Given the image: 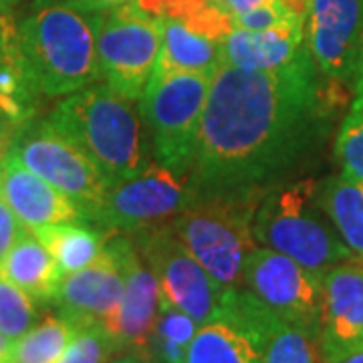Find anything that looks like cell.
Masks as SVG:
<instances>
[{"label": "cell", "mask_w": 363, "mask_h": 363, "mask_svg": "<svg viewBox=\"0 0 363 363\" xmlns=\"http://www.w3.org/2000/svg\"><path fill=\"white\" fill-rule=\"evenodd\" d=\"M321 79L309 49L279 71L222 63L212 73L190 169L196 194L269 190L295 174L350 89Z\"/></svg>", "instance_id": "cell-1"}, {"label": "cell", "mask_w": 363, "mask_h": 363, "mask_svg": "<svg viewBox=\"0 0 363 363\" xmlns=\"http://www.w3.org/2000/svg\"><path fill=\"white\" fill-rule=\"evenodd\" d=\"M47 119L89 157L109 186L133 178L154 164L140 107L105 83L65 95Z\"/></svg>", "instance_id": "cell-2"}, {"label": "cell", "mask_w": 363, "mask_h": 363, "mask_svg": "<svg viewBox=\"0 0 363 363\" xmlns=\"http://www.w3.org/2000/svg\"><path fill=\"white\" fill-rule=\"evenodd\" d=\"M21 47L43 97H65L101 81L97 14L65 0H37L18 21Z\"/></svg>", "instance_id": "cell-3"}, {"label": "cell", "mask_w": 363, "mask_h": 363, "mask_svg": "<svg viewBox=\"0 0 363 363\" xmlns=\"http://www.w3.org/2000/svg\"><path fill=\"white\" fill-rule=\"evenodd\" d=\"M267 190H236L196 198L169 222L186 248L224 289H240L255 236L257 208Z\"/></svg>", "instance_id": "cell-4"}, {"label": "cell", "mask_w": 363, "mask_h": 363, "mask_svg": "<svg viewBox=\"0 0 363 363\" xmlns=\"http://www.w3.org/2000/svg\"><path fill=\"white\" fill-rule=\"evenodd\" d=\"M317 186L313 178L271 186L257 208L255 236L259 247L283 252L321 279L331 267L357 257L319 204Z\"/></svg>", "instance_id": "cell-5"}, {"label": "cell", "mask_w": 363, "mask_h": 363, "mask_svg": "<svg viewBox=\"0 0 363 363\" xmlns=\"http://www.w3.org/2000/svg\"><path fill=\"white\" fill-rule=\"evenodd\" d=\"M210 81V73L156 69L140 99V113L162 166L190 174Z\"/></svg>", "instance_id": "cell-6"}, {"label": "cell", "mask_w": 363, "mask_h": 363, "mask_svg": "<svg viewBox=\"0 0 363 363\" xmlns=\"http://www.w3.org/2000/svg\"><path fill=\"white\" fill-rule=\"evenodd\" d=\"M128 236L143 262L156 274L160 297L190 315L198 325L220 319L233 289H224L198 262L169 224Z\"/></svg>", "instance_id": "cell-7"}, {"label": "cell", "mask_w": 363, "mask_h": 363, "mask_svg": "<svg viewBox=\"0 0 363 363\" xmlns=\"http://www.w3.org/2000/svg\"><path fill=\"white\" fill-rule=\"evenodd\" d=\"M162 51L160 16L135 2L97 14V63L101 81L119 95L140 101L156 73Z\"/></svg>", "instance_id": "cell-8"}, {"label": "cell", "mask_w": 363, "mask_h": 363, "mask_svg": "<svg viewBox=\"0 0 363 363\" xmlns=\"http://www.w3.org/2000/svg\"><path fill=\"white\" fill-rule=\"evenodd\" d=\"M9 154L69 196L93 222L109 184L89 157L55 130L49 119H30L21 125L9 143Z\"/></svg>", "instance_id": "cell-9"}, {"label": "cell", "mask_w": 363, "mask_h": 363, "mask_svg": "<svg viewBox=\"0 0 363 363\" xmlns=\"http://www.w3.org/2000/svg\"><path fill=\"white\" fill-rule=\"evenodd\" d=\"M196 198L190 174L152 164L150 168L111 184L93 222L111 234H133L174 220Z\"/></svg>", "instance_id": "cell-10"}, {"label": "cell", "mask_w": 363, "mask_h": 363, "mask_svg": "<svg viewBox=\"0 0 363 363\" xmlns=\"http://www.w3.org/2000/svg\"><path fill=\"white\" fill-rule=\"evenodd\" d=\"M242 286L283 323L317 339L321 323V279L269 247H257L247 260Z\"/></svg>", "instance_id": "cell-11"}, {"label": "cell", "mask_w": 363, "mask_h": 363, "mask_svg": "<svg viewBox=\"0 0 363 363\" xmlns=\"http://www.w3.org/2000/svg\"><path fill=\"white\" fill-rule=\"evenodd\" d=\"M281 323L245 286L233 289L220 319L198 327L184 363H262Z\"/></svg>", "instance_id": "cell-12"}, {"label": "cell", "mask_w": 363, "mask_h": 363, "mask_svg": "<svg viewBox=\"0 0 363 363\" xmlns=\"http://www.w3.org/2000/svg\"><path fill=\"white\" fill-rule=\"evenodd\" d=\"M363 39V0H311L305 40L327 81L353 89Z\"/></svg>", "instance_id": "cell-13"}, {"label": "cell", "mask_w": 363, "mask_h": 363, "mask_svg": "<svg viewBox=\"0 0 363 363\" xmlns=\"http://www.w3.org/2000/svg\"><path fill=\"white\" fill-rule=\"evenodd\" d=\"M317 347L323 363H337L363 347V260H343L321 277Z\"/></svg>", "instance_id": "cell-14"}, {"label": "cell", "mask_w": 363, "mask_h": 363, "mask_svg": "<svg viewBox=\"0 0 363 363\" xmlns=\"http://www.w3.org/2000/svg\"><path fill=\"white\" fill-rule=\"evenodd\" d=\"M123 262V293L117 309L101 325L111 337L117 353H150L152 329L160 309V286L156 274L143 262L128 234H119Z\"/></svg>", "instance_id": "cell-15"}, {"label": "cell", "mask_w": 363, "mask_h": 363, "mask_svg": "<svg viewBox=\"0 0 363 363\" xmlns=\"http://www.w3.org/2000/svg\"><path fill=\"white\" fill-rule=\"evenodd\" d=\"M123 293V262L119 234H111L97 262L65 274L52 305L73 327L104 325Z\"/></svg>", "instance_id": "cell-16"}, {"label": "cell", "mask_w": 363, "mask_h": 363, "mask_svg": "<svg viewBox=\"0 0 363 363\" xmlns=\"http://www.w3.org/2000/svg\"><path fill=\"white\" fill-rule=\"evenodd\" d=\"M0 196L30 233L61 222L87 220L85 212L69 196L23 166L9 152L0 160Z\"/></svg>", "instance_id": "cell-17"}, {"label": "cell", "mask_w": 363, "mask_h": 363, "mask_svg": "<svg viewBox=\"0 0 363 363\" xmlns=\"http://www.w3.org/2000/svg\"><path fill=\"white\" fill-rule=\"evenodd\" d=\"M305 18L267 30L233 28L222 40V63L247 71H279L307 51Z\"/></svg>", "instance_id": "cell-18"}, {"label": "cell", "mask_w": 363, "mask_h": 363, "mask_svg": "<svg viewBox=\"0 0 363 363\" xmlns=\"http://www.w3.org/2000/svg\"><path fill=\"white\" fill-rule=\"evenodd\" d=\"M40 97L23 55L18 21L13 9L0 6V121L18 130L35 119Z\"/></svg>", "instance_id": "cell-19"}, {"label": "cell", "mask_w": 363, "mask_h": 363, "mask_svg": "<svg viewBox=\"0 0 363 363\" xmlns=\"http://www.w3.org/2000/svg\"><path fill=\"white\" fill-rule=\"evenodd\" d=\"M63 277L65 274L52 259L49 248L30 230L21 234L0 260V279L25 291L39 305H49L55 301Z\"/></svg>", "instance_id": "cell-20"}, {"label": "cell", "mask_w": 363, "mask_h": 363, "mask_svg": "<svg viewBox=\"0 0 363 363\" xmlns=\"http://www.w3.org/2000/svg\"><path fill=\"white\" fill-rule=\"evenodd\" d=\"M162 51L156 69L214 73L222 65V40L210 39L178 18L160 16Z\"/></svg>", "instance_id": "cell-21"}, {"label": "cell", "mask_w": 363, "mask_h": 363, "mask_svg": "<svg viewBox=\"0 0 363 363\" xmlns=\"http://www.w3.org/2000/svg\"><path fill=\"white\" fill-rule=\"evenodd\" d=\"M87 222L89 220L61 222L33 233L49 248L63 274L81 271L97 262L104 255L111 233L104 228H93Z\"/></svg>", "instance_id": "cell-22"}, {"label": "cell", "mask_w": 363, "mask_h": 363, "mask_svg": "<svg viewBox=\"0 0 363 363\" xmlns=\"http://www.w3.org/2000/svg\"><path fill=\"white\" fill-rule=\"evenodd\" d=\"M317 198L351 252L363 260V184L345 174L319 182Z\"/></svg>", "instance_id": "cell-23"}, {"label": "cell", "mask_w": 363, "mask_h": 363, "mask_svg": "<svg viewBox=\"0 0 363 363\" xmlns=\"http://www.w3.org/2000/svg\"><path fill=\"white\" fill-rule=\"evenodd\" d=\"M73 335L75 327L63 315H45L14 339L6 363H59Z\"/></svg>", "instance_id": "cell-24"}, {"label": "cell", "mask_w": 363, "mask_h": 363, "mask_svg": "<svg viewBox=\"0 0 363 363\" xmlns=\"http://www.w3.org/2000/svg\"><path fill=\"white\" fill-rule=\"evenodd\" d=\"M200 325L190 315L160 297V309L150 339V353L157 363H184L186 351Z\"/></svg>", "instance_id": "cell-25"}, {"label": "cell", "mask_w": 363, "mask_h": 363, "mask_svg": "<svg viewBox=\"0 0 363 363\" xmlns=\"http://www.w3.org/2000/svg\"><path fill=\"white\" fill-rule=\"evenodd\" d=\"M335 157L341 174L363 184V99L355 97L343 117L335 140Z\"/></svg>", "instance_id": "cell-26"}, {"label": "cell", "mask_w": 363, "mask_h": 363, "mask_svg": "<svg viewBox=\"0 0 363 363\" xmlns=\"http://www.w3.org/2000/svg\"><path fill=\"white\" fill-rule=\"evenodd\" d=\"M262 363H323L317 339L307 331L281 323L267 343Z\"/></svg>", "instance_id": "cell-27"}, {"label": "cell", "mask_w": 363, "mask_h": 363, "mask_svg": "<svg viewBox=\"0 0 363 363\" xmlns=\"http://www.w3.org/2000/svg\"><path fill=\"white\" fill-rule=\"evenodd\" d=\"M39 321L37 303L13 283L0 279V331L14 341Z\"/></svg>", "instance_id": "cell-28"}, {"label": "cell", "mask_w": 363, "mask_h": 363, "mask_svg": "<svg viewBox=\"0 0 363 363\" xmlns=\"http://www.w3.org/2000/svg\"><path fill=\"white\" fill-rule=\"evenodd\" d=\"M117 355L111 337L101 325L77 327L59 363H111Z\"/></svg>", "instance_id": "cell-29"}, {"label": "cell", "mask_w": 363, "mask_h": 363, "mask_svg": "<svg viewBox=\"0 0 363 363\" xmlns=\"http://www.w3.org/2000/svg\"><path fill=\"white\" fill-rule=\"evenodd\" d=\"M295 18H303V16L289 13L283 6H279L277 2L255 6V9H248V11H242V13L233 16L234 28H245V30H267V28L285 25V23L295 21Z\"/></svg>", "instance_id": "cell-30"}, {"label": "cell", "mask_w": 363, "mask_h": 363, "mask_svg": "<svg viewBox=\"0 0 363 363\" xmlns=\"http://www.w3.org/2000/svg\"><path fill=\"white\" fill-rule=\"evenodd\" d=\"M25 226L14 216L11 206L0 196V260L4 259V255L9 252V248L13 247L14 240L25 233Z\"/></svg>", "instance_id": "cell-31"}, {"label": "cell", "mask_w": 363, "mask_h": 363, "mask_svg": "<svg viewBox=\"0 0 363 363\" xmlns=\"http://www.w3.org/2000/svg\"><path fill=\"white\" fill-rule=\"evenodd\" d=\"M65 2L87 14H104L116 11L119 6H125L133 0H65Z\"/></svg>", "instance_id": "cell-32"}, {"label": "cell", "mask_w": 363, "mask_h": 363, "mask_svg": "<svg viewBox=\"0 0 363 363\" xmlns=\"http://www.w3.org/2000/svg\"><path fill=\"white\" fill-rule=\"evenodd\" d=\"M222 11H226L228 14H238L248 9H255V6H262V4H271L274 0H214Z\"/></svg>", "instance_id": "cell-33"}, {"label": "cell", "mask_w": 363, "mask_h": 363, "mask_svg": "<svg viewBox=\"0 0 363 363\" xmlns=\"http://www.w3.org/2000/svg\"><path fill=\"white\" fill-rule=\"evenodd\" d=\"M111 363H157L152 355L147 353H140V351H123L117 353L116 357L111 359Z\"/></svg>", "instance_id": "cell-34"}, {"label": "cell", "mask_w": 363, "mask_h": 363, "mask_svg": "<svg viewBox=\"0 0 363 363\" xmlns=\"http://www.w3.org/2000/svg\"><path fill=\"white\" fill-rule=\"evenodd\" d=\"M353 93H355V97H362L363 99V39H362V49H359V59H357L355 81H353Z\"/></svg>", "instance_id": "cell-35"}, {"label": "cell", "mask_w": 363, "mask_h": 363, "mask_svg": "<svg viewBox=\"0 0 363 363\" xmlns=\"http://www.w3.org/2000/svg\"><path fill=\"white\" fill-rule=\"evenodd\" d=\"M11 347H13V341L0 331V363H6L9 353H11Z\"/></svg>", "instance_id": "cell-36"}, {"label": "cell", "mask_w": 363, "mask_h": 363, "mask_svg": "<svg viewBox=\"0 0 363 363\" xmlns=\"http://www.w3.org/2000/svg\"><path fill=\"white\" fill-rule=\"evenodd\" d=\"M337 363H363V347H362V350L353 351L351 355L343 357V359H341V362H337Z\"/></svg>", "instance_id": "cell-37"}, {"label": "cell", "mask_w": 363, "mask_h": 363, "mask_svg": "<svg viewBox=\"0 0 363 363\" xmlns=\"http://www.w3.org/2000/svg\"><path fill=\"white\" fill-rule=\"evenodd\" d=\"M21 2H25V0H0V6H2V9H14V6L21 4Z\"/></svg>", "instance_id": "cell-38"}, {"label": "cell", "mask_w": 363, "mask_h": 363, "mask_svg": "<svg viewBox=\"0 0 363 363\" xmlns=\"http://www.w3.org/2000/svg\"><path fill=\"white\" fill-rule=\"evenodd\" d=\"M4 154H6V152H4V140H2V133H0V160L4 157Z\"/></svg>", "instance_id": "cell-39"}]
</instances>
